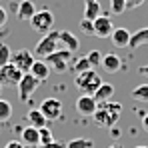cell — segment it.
I'll use <instances>...</instances> for the list:
<instances>
[{
	"instance_id": "11",
	"label": "cell",
	"mask_w": 148,
	"mask_h": 148,
	"mask_svg": "<svg viewBox=\"0 0 148 148\" xmlns=\"http://www.w3.org/2000/svg\"><path fill=\"white\" fill-rule=\"evenodd\" d=\"M96 108H98V102L94 100L92 94H82V96H78V100H76V110L82 116H92L96 112Z\"/></svg>"
},
{
	"instance_id": "38",
	"label": "cell",
	"mask_w": 148,
	"mask_h": 148,
	"mask_svg": "<svg viewBox=\"0 0 148 148\" xmlns=\"http://www.w3.org/2000/svg\"><path fill=\"white\" fill-rule=\"evenodd\" d=\"M108 148H122V144H112V146H108Z\"/></svg>"
},
{
	"instance_id": "35",
	"label": "cell",
	"mask_w": 148,
	"mask_h": 148,
	"mask_svg": "<svg viewBox=\"0 0 148 148\" xmlns=\"http://www.w3.org/2000/svg\"><path fill=\"white\" fill-rule=\"evenodd\" d=\"M142 130H144V132H148V114H144V116H142Z\"/></svg>"
},
{
	"instance_id": "37",
	"label": "cell",
	"mask_w": 148,
	"mask_h": 148,
	"mask_svg": "<svg viewBox=\"0 0 148 148\" xmlns=\"http://www.w3.org/2000/svg\"><path fill=\"white\" fill-rule=\"evenodd\" d=\"M110 134H112L114 138H116V136H120V128H114V126H112V128H110Z\"/></svg>"
},
{
	"instance_id": "31",
	"label": "cell",
	"mask_w": 148,
	"mask_h": 148,
	"mask_svg": "<svg viewBox=\"0 0 148 148\" xmlns=\"http://www.w3.org/2000/svg\"><path fill=\"white\" fill-rule=\"evenodd\" d=\"M38 148H66V142H62V140H52L48 144H40Z\"/></svg>"
},
{
	"instance_id": "29",
	"label": "cell",
	"mask_w": 148,
	"mask_h": 148,
	"mask_svg": "<svg viewBox=\"0 0 148 148\" xmlns=\"http://www.w3.org/2000/svg\"><path fill=\"white\" fill-rule=\"evenodd\" d=\"M80 30H82L86 36H94V24H92V20L82 18V20H80Z\"/></svg>"
},
{
	"instance_id": "28",
	"label": "cell",
	"mask_w": 148,
	"mask_h": 148,
	"mask_svg": "<svg viewBox=\"0 0 148 148\" xmlns=\"http://www.w3.org/2000/svg\"><path fill=\"white\" fill-rule=\"evenodd\" d=\"M110 10H112V14L120 16L126 10V0H110Z\"/></svg>"
},
{
	"instance_id": "12",
	"label": "cell",
	"mask_w": 148,
	"mask_h": 148,
	"mask_svg": "<svg viewBox=\"0 0 148 148\" xmlns=\"http://www.w3.org/2000/svg\"><path fill=\"white\" fill-rule=\"evenodd\" d=\"M20 142L24 144L26 148H38L40 146V132H38V128H34V126H26L22 128V132H20Z\"/></svg>"
},
{
	"instance_id": "40",
	"label": "cell",
	"mask_w": 148,
	"mask_h": 148,
	"mask_svg": "<svg viewBox=\"0 0 148 148\" xmlns=\"http://www.w3.org/2000/svg\"><path fill=\"white\" fill-rule=\"evenodd\" d=\"M0 92H2V86H0Z\"/></svg>"
},
{
	"instance_id": "23",
	"label": "cell",
	"mask_w": 148,
	"mask_h": 148,
	"mask_svg": "<svg viewBox=\"0 0 148 148\" xmlns=\"http://www.w3.org/2000/svg\"><path fill=\"white\" fill-rule=\"evenodd\" d=\"M10 116H12V104L8 100L0 98V122L10 120Z\"/></svg>"
},
{
	"instance_id": "2",
	"label": "cell",
	"mask_w": 148,
	"mask_h": 148,
	"mask_svg": "<svg viewBox=\"0 0 148 148\" xmlns=\"http://www.w3.org/2000/svg\"><path fill=\"white\" fill-rule=\"evenodd\" d=\"M100 84H102V80H100L98 72H96L94 68L76 74V80H74V86H76L82 94H94V90L98 88Z\"/></svg>"
},
{
	"instance_id": "9",
	"label": "cell",
	"mask_w": 148,
	"mask_h": 148,
	"mask_svg": "<svg viewBox=\"0 0 148 148\" xmlns=\"http://www.w3.org/2000/svg\"><path fill=\"white\" fill-rule=\"evenodd\" d=\"M34 54L32 52H28V50H18V52H14L12 56H10V62L20 70V72H30V66L34 64Z\"/></svg>"
},
{
	"instance_id": "27",
	"label": "cell",
	"mask_w": 148,
	"mask_h": 148,
	"mask_svg": "<svg viewBox=\"0 0 148 148\" xmlns=\"http://www.w3.org/2000/svg\"><path fill=\"white\" fill-rule=\"evenodd\" d=\"M86 58H88V62H90V66L92 68H96V66H100V62H102V54H100L98 50H90L88 54H86Z\"/></svg>"
},
{
	"instance_id": "32",
	"label": "cell",
	"mask_w": 148,
	"mask_h": 148,
	"mask_svg": "<svg viewBox=\"0 0 148 148\" xmlns=\"http://www.w3.org/2000/svg\"><path fill=\"white\" fill-rule=\"evenodd\" d=\"M6 22H8V12H6V8L0 6V28L6 24Z\"/></svg>"
},
{
	"instance_id": "3",
	"label": "cell",
	"mask_w": 148,
	"mask_h": 148,
	"mask_svg": "<svg viewBox=\"0 0 148 148\" xmlns=\"http://www.w3.org/2000/svg\"><path fill=\"white\" fill-rule=\"evenodd\" d=\"M42 60L48 64L54 72H58V74H62V72H66V70H70V64H72L70 50H66V48L54 50L52 54H48V56H46V58H42Z\"/></svg>"
},
{
	"instance_id": "15",
	"label": "cell",
	"mask_w": 148,
	"mask_h": 148,
	"mask_svg": "<svg viewBox=\"0 0 148 148\" xmlns=\"http://www.w3.org/2000/svg\"><path fill=\"white\" fill-rule=\"evenodd\" d=\"M36 14V6L32 0H20L18 6H16V16L18 20H30L32 16Z\"/></svg>"
},
{
	"instance_id": "18",
	"label": "cell",
	"mask_w": 148,
	"mask_h": 148,
	"mask_svg": "<svg viewBox=\"0 0 148 148\" xmlns=\"http://www.w3.org/2000/svg\"><path fill=\"white\" fill-rule=\"evenodd\" d=\"M144 44H148V26H144V28H138L134 34H130L128 48L136 50V48H140V46H144Z\"/></svg>"
},
{
	"instance_id": "33",
	"label": "cell",
	"mask_w": 148,
	"mask_h": 148,
	"mask_svg": "<svg viewBox=\"0 0 148 148\" xmlns=\"http://www.w3.org/2000/svg\"><path fill=\"white\" fill-rule=\"evenodd\" d=\"M142 4H144V0H126V8H138Z\"/></svg>"
},
{
	"instance_id": "17",
	"label": "cell",
	"mask_w": 148,
	"mask_h": 148,
	"mask_svg": "<svg viewBox=\"0 0 148 148\" xmlns=\"http://www.w3.org/2000/svg\"><path fill=\"white\" fill-rule=\"evenodd\" d=\"M30 74H32L36 80H40V82H42V80H46V78H48L50 66L42 60V58H36V60H34V64L30 66Z\"/></svg>"
},
{
	"instance_id": "14",
	"label": "cell",
	"mask_w": 148,
	"mask_h": 148,
	"mask_svg": "<svg viewBox=\"0 0 148 148\" xmlns=\"http://www.w3.org/2000/svg\"><path fill=\"white\" fill-rule=\"evenodd\" d=\"M58 42H60V46H62V48L70 50V52H74V50L80 48L78 38L74 36L72 32H68V30H60V32H58Z\"/></svg>"
},
{
	"instance_id": "19",
	"label": "cell",
	"mask_w": 148,
	"mask_h": 148,
	"mask_svg": "<svg viewBox=\"0 0 148 148\" xmlns=\"http://www.w3.org/2000/svg\"><path fill=\"white\" fill-rule=\"evenodd\" d=\"M26 120L30 126H34V128H44L48 120H46V116L40 112V108H30L28 112H26Z\"/></svg>"
},
{
	"instance_id": "39",
	"label": "cell",
	"mask_w": 148,
	"mask_h": 148,
	"mask_svg": "<svg viewBox=\"0 0 148 148\" xmlns=\"http://www.w3.org/2000/svg\"><path fill=\"white\" fill-rule=\"evenodd\" d=\"M134 148H148V146H144V144H138V146H134Z\"/></svg>"
},
{
	"instance_id": "13",
	"label": "cell",
	"mask_w": 148,
	"mask_h": 148,
	"mask_svg": "<svg viewBox=\"0 0 148 148\" xmlns=\"http://www.w3.org/2000/svg\"><path fill=\"white\" fill-rule=\"evenodd\" d=\"M102 70L108 74H116L120 68H122V60L118 54H104L102 56V62H100Z\"/></svg>"
},
{
	"instance_id": "30",
	"label": "cell",
	"mask_w": 148,
	"mask_h": 148,
	"mask_svg": "<svg viewBox=\"0 0 148 148\" xmlns=\"http://www.w3.org/2000/svg\"><path fill=\"white\" fill-rule=\"evenodd\" d=\"M38 132H40V144H48V142H52V140H54L52 132H50L46 126H44V128H38Z\"/></svg>"
},
{
	"instance_id": "6",
	"label": "cell",
	"mask_w": 148,
	"mask_h": 148,
	"mask_svg": "<svg viewBox=\"0 0 148 148\" xmlns=\"http://www.w3.org/2000/svg\"><path fill=\"white\" fill-rule=\"evenodd\" d=\"M38 86H40V80H36L30 72H24L22 78H20V82H18V86H16L18 88V98L22 102H28L30 96L38 90Z\"/></svg>"
},
{
	"instance_id": "34",
	"label": "cell",
	"mask_w": 148,
	"mask_h": 148,
	"mask_svg": "<svg viewBox=\"0 0 148 148\" xmlns=\"http://www.w3.org/2000/svg\"><path fill=\"white\" fill-rule=\"evenodd\" d=\"M4 148H26V146L20 142V140H10V142H8Z\"/></svg>"
},
{
	"instance_id": "5",
	"label": "cell",
	"mask_w": 148,
	"mask_h": 148,
	"mask_svg": "<svg viewBox=\"0 0 148 148\" xmlns=\"http://www.w3.org/2000/svg\"><path fill=\"white\" fill-rule=\"evenodd\" d=\"M30 26H32V30L34 32H40V34H46L52 30V26H54V14L50 12V10H38L30 20Z\"/></svg>"
},
{
	"instance_id": "7",
	"label": "cell",
	"mask_w": 148,
	"mask_h": 148,
	"mask_svg": "<svg viewBox=\"0 0 148 148\" xmlns=\"http://www.w3.org/2000/svg\"><path fill=\"white\" fill-rule=\"evenodd\" d=\"M22 74L24 72H20L12 62L0 66V86H18Z\"/></svg>"
},
{
	"instance_id": "16",
	"label": "cell",
	"mask_w": 148,
	"mask_h": 148,
	"mask_svg": "<svg viewBox=\"0 0 148 148\" xmlns=\"http://www.w3.org/2000/svg\"><path fill=\"white\" fill-rule=\"evenodd\" d=\"M130 30H126V28H114L112 30V34H110V40H112V44L116 46V48H124V46H128V42H130Z\"/></svg>"
},
{
	"instance_id": "26",
	"label": "cell",
	"mask_w": 148,
	"mask_h": 148,
	"mask_svg": "<svg viewBox=\"0 0 148 148\" xmlns=\"http://www.w3.org/2000/svg\"><path fill=\"white\" fill-rule=\"evenodd\" d=\"M10 56H12L10 46H8V44H4V42H0V66L8 64V62H10Z\"/></svg>"
},
{
	"instance_id": "22",
	"label": "cell",
	"mask_w": 148,
	"mask_h": 148,
	"mask_svg": "<svg viewBox=\"0 0 148 148\" xmlns=\"http://www.w3.org/2000/svg\"><path fill=\"white\" fill-rule=\"evenodd\" d=\"M92 66H90V62H88V58L86 56H80V58H76L72 64H70V70L76 74H80V72H84V70H90Z\"/></svg>"
},
{
	"instance_id": "10",
	"label": "cell",
	"mask_w": 148,
	"mask_h": 148,
	"mask_svg": "<svg viewBox=\"0 0 148 148\" xmlns=\"http://www.w3.org/2000/svg\"><path fill=\"white\" fill-rule=\"evenodd\" d=\"M92 24H94V36L96 38H108L112 34V30H114V24H112L110 16H104V14H100L98 18H94Z\"/></svg>"
},
{
	"instance_id": "1",
	"label": "cell",
	"mask_w": 148,
	"mask_h": 148,
	"mask_svg": "<svg viewBox=\"0 0 148 148\" xmlns=\"http://www.w3.org/2000/svg\"><path fill=\"white\" fill-rule=\"evenodd\" d=\"M120 112H122V106L118 102L106 100V102H98V108L92 114V118L102 128H112V126H116V122H118Z\"/></svg>"
},
{
	"instance_id": "25",
	"label": "cell",
	"mask_w": 148,
	"mask_h": 148,
	"mask_svg": "<svg viewBox=\"0 0 148 148\" xmlns=\"http://www.w3.org/2000/svg\"><path fill=\"white\" fill-rule=\"evenodd\" d=\"M66 148H94V142L90 138H74L66 142Z\"/></svg>"
},
{
	"instance_id": "4",
	"label": "cell",
	"mask_w": 148,
	"mask_h": 148,
	"mask_svg": "<svg viewBox=\"0 0 148 148\" xmlns=\"http://www.w3.org/2000/svg\"><path fill=\"white\" fill-rule=\"evenodd\" d=\"M60 48V42H58V32H46L38 44L34 46V56L36 58H46L48 54H52L54 50Z\"/></svg>"
},
{
	"instance_id": "21",
	"label": "cell",
	"mask_w": 148,
	"mask_h": 148,
	"mask_svg": "<svg viewBox=\"0 0 148 148\" xmlns=\"http://www.w3.org/2000/svg\"><path fill=\"white\" fill-rule=\"evenodd\" d=\"M94 100L96 102H106V100H110L114 96V86L112 84H100L98 88L94 90Z\"/></svg>"
},
{
	"instance_id": "20",
	"label": "cell",
	"mask_w": 148,
	"mask_h": 148,
	"mask_svg": "<svg viewBox=\"0 0 148 148\" xmlns=\"http://www.w3.org/2000/svg\"><path fill=\"white\" fill-rule=\"evenodd\" d=\"M100 12H102V8H100L98 0H84V18H86V20L98 18Z\"/></svg>"
},
{
	"instance_id": "8",
	"label": "cell",
	"mask_w": 148,
	"mask_h": 148,
	"mask_svg": "<svg viewBox=\"0 0 148 148\" xmlns=\"http://www.w3.org/2000/svg\"><path fill=\"white\" fill-rule=\"evenodd\" d=\"M40 112L46 116V120H58L62 116V102L54 96L44 98L40 102Z\"/></svg>"
},
{
	"instance_id": "24",
	"label": "cell",
	"mask_w": 148,
	"mask_h": 148,
	"mask_svg": "<svg viewBox=\"0 0 148 148\" xmlns=\"http://www.w3.org/2000/svg\"><path fill=\"white\" fill-rule=\"evenodd\" d=\"M132 98L138 102H148V84H140L132 90Z\"/></svg>"
},
{
	"instance_id": "36",
	"label": "cell",
	"mask_w": 148,
	"mask_h": 148,
	"mask_svg": "<svg viewBox=\"0 0 148 148\" xmlns=\"http://www.w3.org/2000/svg\"><path fill=\"white\" fill-rule=\"evenodd\" d=\"M138 74H140V76H146V78H148V64H146V66H140V68H138Z\"/></svg>"
}]
</instances>
